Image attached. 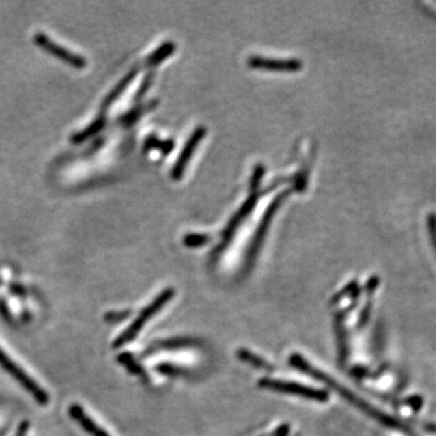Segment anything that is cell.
<instances>
[{"label": "cell", "instance_id": "1", "mask_svg": "<svg viewBox=\"0 0 436 436\" xmlns=\"http://www.w3.org/2000/svg\"><path fill=\"white\" fill-rule=\"evenodd\" d=\"M174 291L172 289L162 291V294L157 298L154 299L153 302L148 307L145 308L140 313V315L136 318L133 324L130 325L128 330L116 338V342H114V347H123V345H128L130 342L133 341V338L138 336L142 328L148 323V320L152 316L155 315L174 297Z\"/></svg>", "mask_w": 436, "mask_h": 436}, {"label": "cell", "instance_id": "2", "mask_svg": "<svg viewBox=\"0 0 436 436\" xmlns=\"http://www.w3.org/2000/svg\"><path fill=\"white\" fill-rule=\"evenodd\" d=\"M0 366L9 374H11L16 379L17 382L20 383L25 388L26 391H28L29 394L32 395L34 399L37 400L38 403H42V405H46V403H49V395H47V393L35 381H33L30 376L26 374L25 371L22 370L21 367L17 365L16 362H13L11 357H9L8 354L5 353L4 350L1 348H0Z\"/></svg>", "mask_w": 436, "mask_h": 436}, {"label": "cell", "instance_id": "3", "mask_svg": "<svg viewBox=\"0 0 436 436\" xmlns=\"http://www.w3.org/2000/svg\"><path fill=\"white\" fill-rule=\"evenodd\" d=\"M259 386L264 389L278 391V393H285V394L298 395V396H302L306 399L314 400V401H319V403H325L328 400V395L326 391L309 388V386L299 384V383L285 382V381L266 378V379H262Z\"/></svg>", "mask_w": 436, "mask_h": 436}, {"label": "cell", "instance_id": "4", "mask_svg": "<svg viewBox=\"0 0 436 436\" xmlns=\"http://www.w3.org/2000/svg\"><path fill=\"white\" fill-rule=\"evenodd\" d=\"M34 42L37 45L43 47L44 50L50 52L51 55H54L56 57L62 60L63 62L69 63L71 66L75 67V68H84L86 66V61L83 56L79 55L73 54L71 51L66 50L63 46L58 45L56 43L52 42L50 38L46 37L44 34L38 33L34 37Z\"/></svg>", "mask_w": 436, "mask_h": 436}, {"label": "cell", "instance_id": "5", "mask_svg": "<svg viewBox=\"0 0 436 436\" xmlns=\"http://www.w3.org/2000/svg\"><path fill=\"white\" fill-rule=\"evenodd\" d=\"M205 131H206V129L203 128V126H200V128H198V129L193 133L191 138L188 140L187 145H184V148H183L181 154H179V160H177L176 164H174V170L171 172L172 179H181L183 171H184V167H186V164H187L188 160L191 158V152H193L194 148H196V145H198V142L203 138V135H205Z\"/></svg>", "mask_w": 436, "mask_h": 436}, {"label": "cell", "instance_id": "6", "mask_svg": "<svg viewBox=\"0 0 436 436\" xmlns=\"http://www.w3.org/2000/svg\"><path fill=\"white\" fill-rule=\"evenodd\" d=\"M249 63L256 68L263 69H273V71H298L302 67V62L298 60H267L264 57L252 56L249 58Z\"/></svg>", "mask_w": 436, "mask_h": 436}, {"label": "cell", "instance_id": "7", "mask_svg": "<svg viewBox=\"0 0 436 436\" xmlns=\"http://www.w3.org/2000/svg\"><path fill=\"white\" fill-rule=\"evenodd\" d=\"M69 412H71L72 417L77 422H79L80 425L87 432H90L92 436H109L108 432H106L104 428H101L99 424H96L89 415H86V413L83 411L82 407L78 406V405H73Z\"/></svg>", "mask_w": 436, "mask_h": 436}, {"label": "cell", "instance_id": "8", "mask_svg": "<svg viewBox=\"0 0 436 436\" xmlns=\"http://www.w3.org/2000/svg\"><path fill=\"white\" fill-rule=\"evenodd\" d=\"M104 119L100 118V119H96L90 126H87V129L84 130L82 133H77L73 136V142L78 143V142H83L86 138H91L95 133H100L102 128H104Z\"/></svg>", "mask_w": 436, "mask_h": 436}, {"label": "cell", "instance_id": "9", "mask_svg": "<svg viewBox=\"0 0 436 436\" xmlns=\"http://www.w3.org/2000/svg\"><path fill=\"white\" fill-rule=\"evenodd\" d=\"M133 75H135V72H131L130 74L126 75L124 79L121 80V83H119V85H118V86H116V89H114V90H113V91L107 96V99H106L104 102V108H107V106L112 104L113 102H114V101H116V99H118V97L123 94V91H124L125 89H126V86L131 83Z\"/></svg>", "mask_w": 436, "mask_h": 436}, {"label": "cell", "instance_id": "10", "mask_svg": "<svg viewBox=\"0 0 436 436\" xmlns=\"http://www.w3.org/2000/svg\"><path fill=\"white\" fill-rule=\"evenodd\" d=\"M198 345V342L194 340H188V338H181V340H169V341L159 342L155 345V348L158 349H179L183 347H191V345Z\"/></svg>", "mask_w": 436, "mask_h": 436}, {"label": "cell", "instance_id": "11", "mask_svg": "<svg viewBox=\"0 0 436 436\" xmlns=\"http://www.w3.org/2000/svg\"><path fill=\"white\" fill-rule=\"evenodd\" d=\"M239 357H241V360H244V362H249L251 365H254L255 367H262V369H269V365L267 364V362H263L262 359L256 357L254 354L250 353L245 349H241L240 352H239Z\"/></svg>", "mask_w": 436, "mask_h": 436}, {"label": "cell", "instance_id": "12", "mask_svg": "<svg viewBox=\"0 0 436 436\" xmlns=\"http://www.w3.org/2000/svg\"><path fill=\"white\" fill-rule=\"evenodd\" d=\"M172 51H174V45L172 44L162 45L158 51H154L153 54L150 55L148 63L150 65H157V63L160 62L164 58L167 57V55H170Z\"/></svg>", "mask_w": 436, "mask_h": 436}, {"label": "cell", "instance_id": "13", "mask_svg": "<svg viewBox=\"0 0 436 436\" xmlns=\"http://www.w3.org/2000/svg\"><path fill=\"white\" fill-rule=\"evenodd\" d=\"M208 240H210V237L205 234H188L187 237L183 239L184 244L189 247L205 245V244H208Z\"/></svg>", "mask_w": 436, "mask_h": 436}, {"label": "cell", "instance_id": "14", "mask_svg": "<svg viewBox=\"0 0 436 436\" xmlns=\"http://www.w3.org/2000/svg\"><path fill=\"white\" fill-rule=\"evenodd\" d=\"M263 174H264V167H262V165L256 167L254 174H252V179H251V188L258 187L259 181H261L262 177H263Z\"/></svg>", "mask_w": 436, "mask_h": 436}, {"label": "cell", "instance_id": "15", "mask_svg": "<svg viewBox=\"0 0 436 436\" xmlns=\"http://www.w3.org/2000/svg\"><path fill=\"white\" fill-rule=\"evenodd\" d=\"M129 315L130 313L126 312L113 313V314L108 315V319L111 321H121V320H124L125 318H128Z\"/></svg>", "mask_w": 436, "mask_h": 436}]
</instances>
